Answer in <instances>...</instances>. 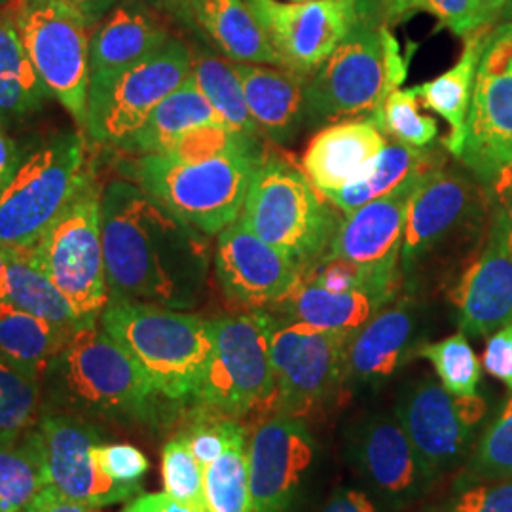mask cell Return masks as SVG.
Returning <instances> with one entry per match:
<instances>
[{"mask_svg": "<svg viewBox=\"0 0 512 512\" xmlns=\"http://www.w3.org/2000/svg\"><path fill=\"white\" fill-rule=\"evenodd\" d=\"M110 300L196 308L211 270V239L175 217L139 184L112 179L101 194Z\"/></svg>", "mask_w": 512, "mask_h": 512, "instance_id": "cell-1", "label": "cell"}, {"mask_svg": "<svg viewBox=\"0 0 512 512\" xmlns=\"http://www.w3.org/2000/svg\"><path fill=\"white\" fill-rule=\"evenodd\" d=\"M268 141L241 135L230 147L198 156L169 152L124 156L118 171L175 217L213 238L238 219Z\"/></svg>", "mask_w": 512, "mask_h": 512, "instance_id": "cell-2", "label": "cell"}, {"mask_svg": "<svg viewBox=\"0 0 512 512\" xmlns=\"http://www.w3.org/2000/svg\"><path fill=\"white\" fill-rule=\"evenodd\" d=\"M492 215L488 186L467 169L440 165L412 196L401 249V277L408 289L433 268L469 264L482 247Z\"/></svg>", "mask_w": 512, "mask_h": 512, "instance_id": "cell-3", "label": "cell"}, {"mask_svg": "<svg viewBox=\"0 0 512 512\" xmlns=\"http://www.w3.org/2000/svg\"><path fill=\"white\" fill-rule=\"evenodd\" d=\"M410 59L412 52H401L391 27L380 16L378 0H365L346 40L311 74L306 92L308 124L370 118L406 80Z\"/></svg>", "mask_w": 512, "mask_h": 512, "instance_id": "cell-4", "label": "cell"}, {"mask_svg": "<svg viewBox=\"0 0 512 512\" xmlns=\"http://www.w3.org/2000/svg\"><path fill=\"white\" fill-rule=\"evenodd\" d=\"M101 327L145 370L158 395L196 397L215 349L213 321L147 302L109 300Z\"/></svg>", "mask_w": 512, "mask_h": 512, "instance_id": "cell-5", "label": "cell"}, {"mask_svg": "<svg viewBox=\"0 0 512 512\" xmlns=\"http://www.w3.org/2000/svg\"><path fill=\"white\" fill-rule=\"evenodd\" d=\"M342 217L294 156L268 143L238 219L306 270L329 251Z\"/></svg>", "mask_w": 512, "mask_h": 512, "instance_id": "cell-6", "label": "cell"}, {"mask_svg": "<svg viewBox=\"0 0 512 512\" xmlns=\"http://www.w3.org/2000/svg\"><path fill=\"white\" fill-rule=\"evenodd\" d=\"M88 141L61 131L27 150L0 192V249H29L73 202L92 175Z\"/></svg>", "mask_w": 512, "mask_h": 512, "instance_id": "cell-7", "label": "cell"}, {"mask_svg": "<svg viewBox=\"0 0 512 512\" xmlns=\"http://www.w3.org/2000/svg\"><path fill=\"white\" fill-rule=\"evenodd\" d=\"M48 380L71 403L93 414L148 420L156 389L145 370L99 321L76 330L50 366Z\"/></svg>", "mask_w": 512, "mask_h": 512, "instance_id": "cell-8", "label": "cell"}, {"mask_svg": "<svg viewBox=\"0 0 512 512\" xmlns=\"http://www.w3.org/2000/svg\"><path fill=\"white\" fill-rule=\"evenodd\" d=\"M101 194L95 171L73 202L27 251L82 317L99 321L109 304L101 236Z\"/></svg>", "mask_w": 512, "mask_h": 512, "instance_id": "cell-9", "label": "cell"}, {"mask_svg": "<svg viewBox=\"0 0 512 512\" xmlns=\"http://www.w3.org/2000/svg\"><path fill=\"white\" fill-rule=\"evenodd\" d=\"M266 313L277 414L304 421L334 403L348 385L346 357L351 336Z\"/></svg>", "mask_w": 512, "mask_h": 512, "instance_id": "cell-10", "label": "cell"}, {"mask_svg": "<svg viewBox=\"0 0 512 512\" xmlns=\"http://www.w3.org/2000/svg\"><path fill=\"white\" fill-rule=\"evenodd\" d=\"M215 349L198 403L239 420L275 404V374L266 311H243L213 319Z\"/></svg>", "mask_w": 512, "mask_h": 512, "instance_id": "cell-11", "label": "cell"}, {"mask_svg": "<svg viewBox=\"0 0 512 512\" xmlns=\"http://www.w3.org/2000/svg\"><path fill=\"white\" fill-rule=\"evenodd\" d=\"M19 37L42 82L78 128H84L90 86V33L65 0H14Z\"/></svg>", "mask_w": 512, "mask_h": 512, "instance_id": "cell-12", "label": "cell"}, {"mask_svg": "<svg viewBox=\"0 0 512 512\" xmlns=\"http://www.w3.org/2000/svg\"><path fill=\"white\" fill-rule=\"evenodd\" d=\"M450 154L492 186L512 162V21L495 25L476 71L471 109Z\"/></svg>", "mask_w": 512, "mask_h": 512, "instance_id": "cell-13", "label": "cell"}, {"mask_svg": "<svg viewBox=\"0 0 512 512\" xmlns=\"http://www.w3.org/2000/svg\"><path fill=\"white\" fill-rule=\"evenodd\" d=\"M190 74V44L183 38H169L162 48L118 74L103 92L88 97L82 129L95 143L118 147Z\"/></svg>", "mask_w": 512, "mask_h": 512, "instance_id": "cell-14", "label": "cell"}, {"mask_svg": "<svg viewBox=\"0 0 512 512\" xmlns=\"http://www.w3.org/2000/svg\"><path fill=\"white\" fill-rule=\"evenodd\" d=\"M486 412L488 403L478 393L458 397L429 378L404 393L395 416L416 450L429 486L467 456Z\"/></svg>", "mask_w": 512, "mask_h": 512, "instance_id": "cell-15", "label": "cell"}, {"mask_svg": "<svg viewBox=\"0 0 512 512\" xmlns=\"http://www.w3.org/2000/svg\"><path fill=\"white\" fill-rule=\"evenodd\" d=\"M283 65L315 73L346 40L365 0H245Z\"/></svg>", "mask_w": 512, "mask_h": 512, "instance_id": "cell-16", "label": "cell"}, {"mask_svg": "<svg viewBox=\"0 0 512 512\" xmlns=\"http://www.w3.org/2000/svg\"><path fill=\"white\" fill-rule=\"evenodd\" d=\"M429 173L414 175L384 198L346 213L325 256L348 260L361 268L378 289L397 296L403 287L399 264L408 207Z\"/></svg>", "mask_w": 512, "mask_h": 512, "instance_id": "cell-17", "label": "cell"}, {"mask_svg": "<svg viewBox=\"0 0 512 512\" xmlns=\"http://www.w3.org/2000/svg\"><path fill=\"white\" fill-rule=\"evenodd\" d=\"M459 330L482 338L512 323V222L499 203L492 207L486 239L450 291Z\"/></svg>", "mask_w": 512, "mask_h": 512, "instance_id": "cell-18", "label": "cell"}, {"mask_svg": "<svg viewBox=\"0 0 512 512\" xmlns=\"http://www.w3.org/2000/svg\"><path fill=\"white\" fill-rule=\"evenodd\" d=\"M213 264L226 300L245 311L274 308L302 277L294 260L258 238L239 219L217 236Z\"/></svg>", "mask_w": 512, "mask_h": 512, "instance_id": "cell-19", "label": "cell"}, {"mask_svg": "<svg viewBox=\"0 0 512 512\" xmlns=\"http://www.w3.org/2000/svg\"><path fill=\"white\" fill-rule=\"evenodd\" d=\"M50 486L95 509L124 503L141 492V484H120L99 467L95 450L99 431L73 416L54 414L37 423Z\"/></svg>", "mask_w": 512, "mask_h": 512, "instance_id": "cell-20", "label": "cell"}, {"mask_svg": "<svg viewBox=\"0 0 512 512\" xmlns=\"http://www.w3.org/2000/svg\"><path fill=\"white\" fill-rule=\"evenodd\" d=\"M315 440L302 420L285 414L260 423L249 440L253 512H289L315 458Z\"/></svg>", "mask_w": 512, "mask_h": 512, "instance_id": "cell-21", "label": "cell"}, {"mask_svg": "<svg viewBox=\"0 0 512 512\" xmlns=\"http://www.w3.org/2000/svg\"><path fill=\"white\" fill-rule=\"evenodd\" d=\"M349 454L366 486L393 509L414 503L429 488L397 416L370 414L357 421L349 435Z\"/></svg>", "mask_w": 512, "mask_h": 512, "instance_id": "cell-22", "label": "cell"}, {"mask_svg": "<svg viewBox=\"0 0 512 512\" xmlns=\"http://www.w3.org/2000/svg\"><path fill=\"white\" fill-rule=\"evenodd\" d=\"M421 313L412 294L393 298L351 334L346 357L348 385H380L418 357Z\"/></svg>", "mask_w": 512, "mask_h": 512, "instance_id": "cell-23", "label": "cell"}, {"mask_svg": "<svg viewBox=\"0 0 512 512\" xmlns=\"http://www.w3.org/2000/svg\"><path fill=\"white\" fill-rule=\"evenodd\" d=\"M165 16L160 6L145 0H126L105 16L90 37L88 97L103 92L118 74L173 38Z\"/></svg>", "mask_w": 512, "mask_h": 512, "instance_id": "cell-24", "label": "cell"}, {"mask_svg": "<svg viewBox=\"0 0 512 512\" xmlns=\"http://www.w3.org/2000/svg\"><path fill=\"white\" fill-rule=\"evenodd\" d=\"M169 18L230 61L283 65L245 0H186Z\"/></svg>", "mask_w": 512, "mask_h": 512, "instance_id": "cell-25", "label": "cell"}, {"mask_svg": "<svg viewBox=\"0 0 512 512\" xmlns=\"http://www.w3.org/2000/svg\"><path fill=\"white\" fill-rule=\"evenodd\" d=\"M387 145L372 118L330 124L311 137L300 165L315 188L327 196L361 179Z\"/></svg>", "mask_w": 512, "mask_h": 512, "instance_id": "cell-26", "label": "cell"}, {"mask_svg": "<svg viewBox=\"0 0 512 512\" xmlns=\"http://www.w3.org/2000/svg\"><path fill=\"white\" fill-rule=\"evenodd\" d=\"M247 107L262 137L285 147L308 122L306 92L311 76L283 65L236 63Z\"/></svg>", "mask_w": 512, "mask_h": 512, "instance_id": "cell-27", "label": "cell"}, {"mask_svg": "<svg viewBox=\"0 0 512 512\" xmlns=\"http://www.w3.org/2000/svg\"><path fill=\"white\" fill-rule=\"evenodd\" d=\"M389 302L391 300L382 294L365 289L334 293L300 279L293 291L268 311L315 329L351 336Z\"/></svg>", "mask_w": 512, "mask_h": 512, "instance_id": "cell-28", "label": "cell"}, {"mask_svg": "<svg viewBox=\"0 0 512 512\" xmlns=\"http://www.w3.org/2000/svg\"><path fill=\"white\" fill-rule=\"evenodd\" d=\"M494 27L495 25L478 27L471 35L463 38V52L456 65L437 78L421 82L420 86L414 88L421 107L439 114L450 126V133L442 139V147L448 152L458 143L465 128L475 90L478 63Z\"/></svg>", "mask_w": 512, "mask_h": 512, "instance_id": "cell-29", "label": "cell"}, {"mask_svg": "<svg viewBox=\"0 0 512 512\" xmlns=\"http://www.w3.org/2000/svg\"><path fill=\"white\" fill-rule=\"evenodd\" d=\"M224 124L190 74L181 88L152 110L147 122L118 145L124 156L160 154L192 129ZM226 126V124H224Z\"/></svg>", "mask_w": 512, "mask_h": 512, "instance_id": "cell-30", "label": "cell"}, {"mask_svg": "<svg viewBox=\"0 0 512 512\" xmlns=\"http://www.w3.org/2000/svg\"><path fill=\"white\" fill-rule=\"evenodd\" d=\"M446 148H412L387 139L384 150L378 154L374 164L355 183L327 194L329 200L342 215L351 213L366 203L384 198L397 190L414 175L429 173L446 164Z\"/></svg>", "mask_w": 512, "mask_h": 512, "instance_id": "cell-31", "label": "cell"}, {"mask_svg": "<svg viewBox=\"0 0 512 512\" xmlns=\"http://www.w3.org/2000/svg\"><path fill=\"white\" fill-rule=\"evenodd\" d=\"M4 304L35 315L67 336L88 323H95L74 310L67 296L55 287L54 281L38 266L27 249L6 251Z\"/></svg>", "mask_w": 512, "mask_h": 512, "instance_id": "cell-32", "label": "cell"}, {"mask_svg": "<svg viewBox=\"0 0 512 512\" xmlns=\"http://www.w3.org/2000/svg\"><path fill=\"white\" fill-rule=\"evenodd\" d=\"M50 97L21 42L12 4L0 8V124L29 118Z\"/></svg>", "mask_w": 512, "mask_h": 512, "instance_id": "cell-33", "label": "cell"}, {"mask_svg": "<svg viewBox=\"0 0 512 512\" xmlns=\"http://www.w3.org/2000/svg\"><path fill=\"white\" fill-rule=\"evenodd\" d=\"M71 336L27 311L0 304V359L42 382Z\"/></svg>", "mask_w": 512, "mask_h": 512, "instance_id": "cell-34", "label": "cell"}, {"mask_svg": "<svg viewBox=\"0 0 512 512\" xmlns=\"http://www.w3.org/2000/svg\"><path fill=\"white\" fill-rule=\"evenodd\" d=\"M192 50V76L220 120L234 131L251 137H262L251 110L247 107L234 61L215 52L205 42L190 44Z\"/></svg>", "mask_w": 512, "mask_h": 512, "instance_id": "cell-35", "label": "cell"}, {"mask_svg": "<svg viewBox=\"0 0 512 512\" xmlns=\"http://www.w3.org/2000/svg\"><path fill=\"white\" fill-rule=\"evenodd\" d=\"M50 486L37 427L0 440V512H23Z\"/></svg>", "mask_w": 512, "mask_h": 512, "instance_id": "cell-36", "label": "cell"}, {"mask_svg": "<svg viewBox=\"0 0 512 512\" xmlns=\"http://www.w3.org/2000/svg\"><path fill=\"white\" fill-rule=\"evenodd\" d=\"M207 512H253L249 484V439L243 429L224 454L205 467Z\"/></svg>", "mask_w": 512, "mask_h": 512, "instance_id": "cell-37", "label": "cell"}, {"mask_svg": "<svg viewBox=\"0 0 512 512\" xmlns=\"http://www.w3.org/2000/svg\"><path fill=\"white\" fill-rule=\"evenodd\" d=\"M503 478H512V391L465 461L454 490Z\"/></svg>", "mask_w": 512, "mask_h": 512, "instance_id": "cell-38", "label": "cell"}, {"mask_svg": "<svg viewBox=\"0 0 512 512\" xmlns=\"http://www.w3.org/2000/svg\"><path fill=\"white\" fill-rule=\"evenodd\" d=\"M378 10L389 27L401 25L420 12H427L437 18L439 27L461 38L471 35L478 27L494 25L476 0H378Z\"/></svg>", "mask_w": 512, "mask_h": 512, "instance_id": "cell-39", "label": "cell"}, {"mask_svg": "<svg viewBox=\"0 0 512 512\" xmlns=\"http://www.w3.org/2000/svg\"><path fill=\"white\" fill-rule=\"evenodd\" d=\"M418 357L427 359L433 365L440 385L448 393L458 397H471L478 393L482 365L465 332L459 330L439 342L423 344L418 351Z\"/></svg>", "mask_w": 512, "mask_h": 512, "instance_id": "cell-40", "label": "cell"}, {"mask_svg": "<svg viewBox=\"0 0 512 512\" xmlns=\"http://www.w3.org/2000/svg\"><path fill=\"white\" fill-rule=\"evenodd\" d=\"M42 382L0 359V440L18 439L37 427Z\"/></svg>", "mask_w": 512, "mask_h": 512, "instance_id": "cell-41", "label": "cell"}, {"mask_svg": "<svg viewBox=\"0 0 512 512\" xmlns=\"http://www.w3.org/2000/svg\"><path fill=\"white\" fill-rule=\"evenodd\" d=\"M385 137L412 148L431 147L439 126L435 118L421 114L420 99L414 88L389 93L382 107L370 116Z\"/></svg>", "mask_w": 512, "mask_h": 512, "instance_id": "cell-42", "label": "cell"}, {"mask_svg": "<svg viewBox=\"0 0 512 512\" xmlns=\"http://www.w3.org/2000/svg\"><path fill=\"white\" fill-rule=\"evenodd\" d=\"M162 482L165 494L171 499L207 512L205 469L181 437L169 440L162 450Z\"/></svg>", "mask_w": 512, "mask_h": 512, "instance_id": "cell-43", "label": "cell"}, {"mask_svg": "<svg viewBox=\"0 0 512 512\" xmlns=\"http://www.w3.org/2000/svg\"><path fill=\"white\" fill-rule=\"evenodd\" d=\"M202 406V404H200ZM245 427L234 418L222 416L219 412L202 406L196 418L181 431V439L188 444L194 458L200 461L203 469L224 454L228 444L241 433Z\"/></svg>", "mask_w": 512, "mask_h": 512, "instance_id": "cell-44", "label": "cell"}, {"mask_svg": "<svg viewBox=\"0 0 512 512\" xmlns=\"http://www.w3.org/2000/svg\"><path fill=\"white\" fill-rule=\"evenodd\" d=\"M300 279L313 283L317 287H323L327 291H334V293H348V291H363L365 289V291L382 294L389 300L395 298L393 294L378 289L361 268H357L355 264H351L344 258L321 256L317 262H313L306 270H302Z\"/></svg>", "mask_w": 512, "mask_h": 512, "instance_id": "cell-45", "label": "cell"}, {"mask_svg": "<svg viewBox=\"0 0 512 512\" xmlns=\"http://www.w3.org/2000/svg\"><path fill=\"white\" fill-rule=\"evenodd\" d=\"M431 512H512V478L476 482L454 490Z\"/></svg>", "mask_w": 512, "mask_h": 512, "instance_id": "cell-46", "label": "cell"}, {"mask_svg": "<svg viewBox=\"0 0 512 512\" xmlns=\"http://www.w3.org/2000/svg\"><path fill=\"white\" fill-rule=\"evenodd\" d=\"M95 458L103 473L120 484H141L150 467L147 456L131 444L101 442L95 450Z\"/></svg>", "mask_w": 512, "mask_h": 512, "instance_id": "cell-47", "label": "cell"}, {"mask_svg": "<svg viewBox=\"0 0 512 512\" xmlns=\"http://www.w3.org/2000/svg\"><path fill=\"white\" fill-rule=\"evenodd\" d=\"M482 366L492 378L512 391V323L490 334Z\"/></svg>", "mask_w": 512, "mask_h": 512, "instance_id": "cell-48", "label": "cell"}, {"mask_svg": "<svg viewBox=\"0 0 512 512\" xmlns=\"http://www.w3.org/2000/svg\"><path fill=\"white\" fill-rule=\"evenodd\" d=\"M23 512H99L95 507L74 501L54 486H46Z\"/></svg>", "mask_w": 512, "mask_h": 512, "instance_id": "cell-49", "label": "cell"}, {"mask_svg": "<svg viewBox=\"0 0 512 512\" xmlns=\"http://www.w3.org/2000/svg\"><path fill=\"white\" fill-rule=\"evenodd\" d=\"M323 512H380L376 503L359 490L342 488L334 492Z\"/></svg>", "mask_w": 512, "mask_h": 512, "instance_id": "cell-50", "label": "cell"}, {"mask_svg": "<svg viewBox=\"0 0 512 512\" xmlns=\"http://www.w3.org/2000/svg\"><path fill=\"white\" fill-rule=\"evenodd\" d=\"M23 150L19 148L18 143L8 135L4 124H0V192L4 186L10 183L18 169L21 160H23Z\"/></svg>", "mask_w": 512, "mask_h": 512, "instance_id": "cell-51", "label": "cell"}, {"mask_svg": "<svg viewBox=\"0 0 512 512\" xmlns=\"http://www.w3.org/2000/svg\"><path fill=\"white\" fill-rule=\"evenodd\" d=\"M124 512H205L186 507L183 503L171 499L169 495L162 492V494H147L135 497Z\"/></svg>", "mask_w": 512, "mask_h": 512, "instance_id": "cell-52", "label": "cell"}, {"mask_svg": "<svg viewBox=\"0 0 512 512\" xmlns=\"http://www.w3.org/2000/svg\"><path fill=\"white\" fill-rule=\"evenodd\" d=\"M65 2L71 4L74 10L86 19V23L92 27L93 31L109 12L126 0H65Z\"/></svg>", "mask_w": 512, "mask_h": 512, "instance_id": "cell-53", "label": "cell"}, {"mask_svg": "<svg viewBox=\"0 0 512 512\" xmlns=\"http://www.w3.org/2000/svg\"><path fill=\"white\" fill-rule=\"evenodd\" d=\"M478 6L482 8V12L490 18V21H497L503 16V12L509 8L512 0H476Z\"/></svg>", "mask_w": 512, "mask_h": 512, "instance_id": "cell-54", "label": "cell"}, {"mask_svg": "<svg viewBox=\"0 0 512 512\" xmlns=\"http://www.w3.org/2000/svg\"><path fill=\"white\" fill-rule=\"evenodd\" d=\"M512 186V162L507 165L501 173H499V177H497V181L494 183V192L497 190H503V188H511Z\"/></svg>", "mask_w": 512, "mask_h": 512, "instance_id": "cell-55", "label": "cell"}, {"mask_svg": "<svg viewBox=\"0 0 512 512\" xmlns=\"http://www.w3.org/2000/svg\"><path fill=\"white\" fill-rule=\"evenodd\" d=\"M495 196H497V200L499 203L507 209V213H509V217H511L512 222V186L511 188H503V190H497L494 192Z\"/></svg>", "mask_w": 512, "mask_h": 512, "instance_id": "cell-56", "label": "cell"}, {"mask_svg": "<svg viewBox=\"0 0 512 512\" xmlns=\"http://www.w3.org/2000/svg\"><path fill=\"white\" fill-rule=\"evenodd\" d=\"M4 287H6V251L0 249V304H4Z\"/></svg>", "mask_w": 512, "mask_h": 512, "instance_id": "cell-57", "label": "cell"}, {"mask_svg": "<svg viewBox=\"0 0 512 512\" xmlns=\"http://www.w3.org/2000/svg\"><path fill=\"white\" fill-rule=\"evenodd\" d=\"M186 0H158V6L164 10L167 16H171Z\"/></svg>", "mask_w": 512, "mask_h": 512, "instance_id": "cell-58", "label": "cell"}, {"mask_svg": "<svg viewBox=\"0 0 512 512\" xmlns=\"http://www.w3.org/2000/svg\"><path fill=\"white\" fill-rule=\"evenodd\" d=\"M501 18L509 19V21H512V2L509 4V8L503 12V16Z\"/></svg>", "mask_w": 512, "mask_h": 512, "instance_id": "cell-59", "label": "cell"}, {"mask_svg": "<svg viewBox=\"0 0 512 512\" xmlns=\"http://www.w3.org/2000/svg\"><path fill=\"white\" fill-rule=\"evenodd\" d=\"M4 6H10V4H14V0H0Z\"/></svg>", "mask_w": 512, "mask_h": 512, "instance_id": "cell-60", "label": "cell"}, {"mask_svg": "<svg viewBox=\"0 0 512 512\" xmlns=\"http://www.w3.org/2000/svg\"><path fill=\"white\" fill-rule=\"evenodd\" d=\"M0 8H4V4H2V2H0Z\"/></svg>", "mask_w": 512, "mask_h": 512, "instance_id": "cell-61", "label": "cell"}, {"mask_svg": "<svg viewBox=\"0 0 512 512\" xmlns=\"http://www.w3.org/2000/svg\"><path fill=\"white\" fill-rule=\"evenodd\" d=\"M294 2H302V0H294Z\"/></svg>", "mask_w": 512, "mask_h": 512, "instance_id": "cell-62", "label": "cell"}]
</instances>
